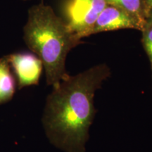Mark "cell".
<instances>
[{
	"label": "cell",
	"mask_w": 152,
	"mask_h": 152,
	"mask_svg": "<svg viewBox=\"0 0 152 152\" xmlns=\"http://www.w3.org/2000/svg\"><path fill=\"white\" fill-rule=\"evenodd\" d=\"M146 24L122 9L107 4L98 16L91 34L120 29H135L142 31Z\"/></svg>",
	"instance_id": "cell-4"
},
{
	"label": "cell",
	"mask_w": 152,
	"mask_h": 152,
	"mask_svg": "<svg viewBox=\"0 0 152 152\" xmlns=\"http://www.w3.org/2000/svg\"><path fill=\"white\" fill-rule=\"evenodd\" d=\"M144 2L145 4L146 7H147V10L150 14L152 11V0H144Z\"/></svg>",
	"instance_id": "cell-9"
},
{
	"label": "cell",
	"mask_w": 152,
	"mask_h": 152,
	"mask_svg": "<svg viewBox=\"0 0 152 152\" xmlns=\"http://www.w3.org/2000/svg\"><path fill=\"white\" fill-rule=\"evenodd\" d=\"M16 90L14 76L11 71L8 57L0 58V104L12 98Z\"/></svg>",
	"instance_id": "cell-6"
},
{
	"label": "cell",
	"mask_w": 152,
	"mask_h": 152,
	"mask_svg": "<svg viewBox=\"0 0 152 152\" xmlns=\"http://www.w3.org/2000/svg\"><path fill=\"white\" fill-rule=\"evenodd\" d=\"M28 48L42 62L47 85L56 86L67 76L66 59L70 51L82 43L52 7L43 3L28 11L23 28Z\"/></svg>",
	"instance_id": "cell-2"
},
{
	"label": "cell",
	"mask_w": 152,
	"mask_h": 152,
	"mask_svg": "<svg viewBox=\"0 0 152 152\" xmlns=\"http://www.w3.org/2000/svg\"><path fill=\"white\" fill-rule=\"evenodd\" d=\"M106 5L105 0H64L61 18L81 39L92 35L95 22Z\"/></svg>",
	"instance_id": "cell-3"
},
{
	"label": "cell",
	"mask_w": 152,
	"mask_h": 152,
	"mask_svg": "<svg viewBox=\"0 0 152 152\" xmlns=\"http://www.w3.org/2000/svg\"><path fill=\"white\" fill-rule=\"evenodd\" d=\"M111 75L101 64L75 75H67L47 99L43 124L47 137L65 152H85L89 129L96 110V91Z\"/></svg>",
	"instance_id": "cell-1"
},
{
	"label": "cell",
	"mask_w": 152,
	"mask_h": 152,
	"mask_svg": "<svg viewBox=\"0 0 152 152\" xmlns=\"http://www.w3.org/2000/svg\"><path fill=\"white\" fill-rule=\"evenodd\" d=\"M142 32L143 33V45L149 58L152 68V21L147 20V24Z\"/></svg>",
	"instance_id": "cell-8"
},
{
	"label": "cell",
	"mask_w": 152,
	"mask_h": 152,
	"mask_svg": "<svg viewBox=\"0 0 152 152\" xmlns=\"http://www.w3.org/2000/svg\"><path fill=\"white\" fill-rule=\"evenodd\" d=\"M7 57L18 80L19 89L38 84L43 64L37 56L30 53H15Z\"/></svg>",
	"instance_id": "cell-5"
},
{
	"label": "cell",
	"mask_w": 152,
	"mask_h": 152,
	"mask_svg": "<svg viewBox=\"0 0 152 152\" xmlns=\"http://www.w3.org/2000/svg\"><path fill=\"white\" fill-rule=\"evenodd\" d=\"M106 4L122 9L131 16L147 23L149 13L144 0H105Z\"/></svg>",
	"instance_id": "cell-7"
}]
</instances>
